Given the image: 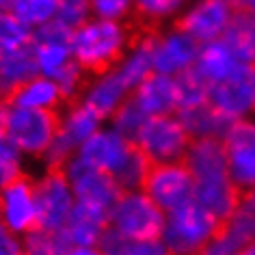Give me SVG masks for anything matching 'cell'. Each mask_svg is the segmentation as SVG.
Masks as SVG:
<instances>
[{"mask_svg": "<svg viewBox=\"0 0 255 255\" xmlns=\"http://www.w3.org/2000/svg\"><path fill=\"white\" fill-rule=\"evenodd\" d=\"M59 0H9L7 9L33 30L46 26L56 17Z\"/></svg>", "mask_w": 255, "mask_h": 255, "instance_id": "cell-32", "label": "cell"}, {"mask_svg": "<svg viewBox=\"0 0 255 255\" xmlns=\"http://www.w3.org/2000/svg\"><path fill=\"white\" fill-rule=\"evenodd\" d=\"M247 67H251V65H245L236 56L234 50L229 48V43L225 39H216V41L201 43L193 69L212 87V85H219V82H225L229 78H234V76H238Z\"/></svg>", "mask_w": 255, "mask_h": 255, "instance_id": "cell-19", "label": "cell"}, {"mask_svg": "<svg viewBox=\"0 0 255 255\" xmlns=\"http://www.w3.org/2000/svg\"><path fill=\"white\" fill-rule=\"evenodd\" d=\"M143 190L156 201V206H160L164 212H171V210L193 201L195 177L184 160L158 162L149 167Z\"/></svg>", "mask_w": 255, "mask_h": 255, "instance_id": "cell-9", "label": "cell"}, {"mask_svg": "<svg viewBox=\"0 0 255 255\" xmlns=\"http://www.w3.org/2000/svg\"><path fill=\"white\" fill-rule=\"evenodd\" d=\"M130 93L132 89L126 85V80L119 76L117 69L111 67L104 72L89 74L78 100L98 113L104 121H108L124 102L130 100Z\"/></svg>", "mask_w": 255, "mask_h": 255, "instance_id": "cell-17", "label": "cell"}, {"mask_svg": "<svg viewBox=\"0 0 255 255\" xmlns=\"http://www.w3.org/2000/svg\"><path fill=\"white\" fill-rule=\"evenodd\" d=\"M188 0H134V17L145 26L160 28L175 24Z\"/></svg>", "mask_w": 255, "mask_h": 255, "instance_id": "cell-30", "label": "cell"}, {"mask_svg": "<svg viewBox=\"0 0 255 255\" xmlns=\"http://www.w3.org/2000/svg\"><path fill=\"white\" fill-rule=\"evenodd\" d=\"M52 78L56 80V85H59L63 98H65V102H74L80 98L82 89H85V82L89 78V74L82 69L76 61H69L65 67L59 69Z\"/></svg>", "mask_w": 255, "mask_h": 255, "instance_id": "cell-38", "label": "cell"}, {"mask_svg": "<svg viewBox=\"0 0 255 255\" xmlns=\"http://www.w3.org/2000/svg\"><path fill=\"white\" fill-rule=\"evenodd\" d=\"M236 15V7L229 0H188L177 17V26L199 43L223 39Z\"/></svg>", "mask_w": 255, "mask_h": 255, "instance_id": "cell-10", "label": "cell"}, {"mask_svg": "<svg viewBox=\"0 0 255 255\" xmlns=\"http://www.w3.org/2000/svg\"><path fill=\"white\" fill-rule=\"evenodd\" d=\"M33 180L37 210H39V225L50 229H63L76 206V195L65 171L61 167H43L41 173Z\"/></svg>", "mask_w": 255, "mask_h": 255, "instance_id": "cell-8", "label": "cell"}, {"mask_svg": "<svg viewBox=\"0 0 255 255\" xmlns=\"http://www.w3.org/2000/svg\"><path fill=\"white\" fill-rule=\"evenodd\" d=\"M33 33L35 30L22 20H17L9 9H0V52L30 46Z\"/></svg>", "mask_w": 255, "mask_h": 255, "instance_id": "cell-35", "label": "cell"}, {"mask_svg": "<svg viewBox=\"0 0 255 255\" xmlns=\"http://www.w3.org/2000/svg\"><path fill=\"white\" fill-rule=\"evenodd\" d=\"M236 7V11H247V13L255 15V0H229Z\"/></svg>", "mask_w": 255, "mask_h": 255, "instance_id": "cell-43", "label": "cell"}, {"mask_svg": "<svg viewBox=\"0 0 255 255\" xmlns=\"http://www.w3.org/2000/svg\"><path fill=\"white\" fill-rule=\"evenodd\" d=\"M56 124H59V111H37V108L13 106L9 102L2 128L28 160L41 162L54 143Z\"/></svg>", "mask_w": 255, "mask_h": 255, "instance_id": "cell-4", "label": "cell"}, {"mask_svg": "<svg viewBox=\"0 0 255 255\" xmlns=\"http://www.w3.org/2000/svg\"><path fill=\"white\" fill-rule=\"evenodd\" d=\"M22 251H24L22 236H17L4 223H0V255H20Z\"/></svg>", "mask_w": 255, "mask_h": 255, "instance_id": "cell-41", "label": "cell"}, {"mask_svg": "<svg viewBox=\"0 0 255 255\" xmlns=\"http://www.w3.org/2000/svg\"><path fill=\"white\" fill-rule=\"evenodd\" d=\"M130 100L147 115H171L177 113V93H175V78L167 74H149L143 82L132 89Z\"/></svg>", "mask_w": 255, "mask_h": 255, "instance_id": "cell-20", "label": "cell"}, {"mask_svg": "<svg viewBox=\"0 0 255 255\" xmlns=\"http://www.w3.org/2000/svg\"><path fill=\"white\" fill-rule=\"evenodd\" d=\"M91 15V0H59L54 20L67 26L69 30H74Z\"/></svg>", "mask_w": 255, "mask_h": 255, "instance_id": "cell-39", "label": "cell"}, {"mask_svg": "<svg viewBox=\"0 0 255 255\" xmlns=\"http://www.w3.org/2000/svg\"><path fill=\"white\" fill-rule=\"evenodd\" d=\"M7 111H9V100H2V98H0V128H2V124H4Z\"/></svg>", "mask_w": 255, "mask_h": 255, "instance_id": "cell-45", "label": "cell"}, {"mask_svg": "<svg viewBox=\"0 0 255 255\" xmlns=\"http://www.w3.org/2000/svg\"><path fill=\"white\" fill-rule=\"evenodd\" d=\"M9 102L13 106L37 108V111H59L67 104L56 80L46 74H35L11 95Z\"/></svg>", "mask_w": 255, "mask_h": 255, "instance_id": "cell-24", "label": "cell"}, {"mask_svg": "<svg viewBox=\"0 0 255 255\" xmlns=\"http://www.w3.org/2000/svg\"><path fill=\"white\" fill-rule=\"evenodd\" d=\"M240 255H255V240L251 242V245H249L247 249H245V251H242Z\"/></svg>", "mask_w": 255, "mask_h": 255, "instance_id": "cell-46", "label": "cell"}, {"mask_svg": "<svg viewBox=\"0 0 255 255\" xmlns=\"http://www.w3.org/2000/svg\"><path fill=\"white\" fill-rule=\"evenodd\" d=\"M193 199L206 208L210 214H214L219 221H225L242 201V190L236 186L234 180L225 175L206 177V180H195V195Z\"/></svg>", "mask_w": 255, "mask_h": 255, "instance_id": "cell-21", "label": "cell"}, {"mask_svg": "<svg viewBox=\"0 0 255 255\" xmlns=\"http://www.w3.org/2000/svg\"><path fill=\"white\" fill-rule=\"evenodd\" d=\"M221 223L195 199L171 210L164 216L160 240L171 255H201L210 240L219 234Z\"/></svg>", "mask_w": 255, "mask_h": 255, "instance_id": "cell-2", "label": "cell"}, {"mask_svg": "<svg viewBox=\"0 0 255 255\" xmlns=\"http://www.w3.org/2000/svg\"><path fill=\"white\" fill-rule=\"evenodd\" d=\"M0 223H4L17 236H26L39 225L35 180L28 175L15 177L0 188Z\"/></svg>", "mask_w": 255, "mask_h": 255, "instance_id": "cell-13", "label": "cell"}, {"mask_svg": "<svg viewBox=\"0 0 255 255\" xmlns=\"http://www.w3.org/2000/svg\"><path fill=\"white\" fill-rule=\"evenodd\" d=\"M7 4H9V0H0V9H7Z\"/></svg>", "mask_w": 255, "mask_h": 255, "instance_id": "cell-47", "label": "cell"}, {"mask_svg": "<svg viewBox=\"0 0 255 255\" xmlns=\"http://www.w3.org/2000/svg\"><path fill=\"white\" fill-rule=\"evenodd\" d=\"M106 229H108L106 210L76 201L67 223L63 225V234L69 240V245H100Z\"/></svg>", "mask_w": 255, "mask_h": 255, "instance_id": "cell-22", "label": "cell"}, {"mask_svg": "<svg viewBox=\"0 0 255 255\" xmlns=\"http://www.w3.org/2000/svg\"><path fill=\"white\" fill-rule=\"evenodd\" d=\"M190 141L193 138L184 130L180 117L175 113H171L147 117L132 143L151 164H158L184 160Z\"/></svg>", "mask_w": 255, "mask_h": 255, "instance_id": "cell-6", "label": "cell"}, {"mask_svg": "<svg viewBox=\"0 0 255 255\" xmlns=\"http://www.w3.org/2000/svg\"><path fill=\"white\" fill-rule=\"evenodd\" d=\"M106 121L95 111H91L80 100L67 102L59 113V124H56V136L52 147L43 156V167H63L76 151L82 147L93 132H98Z\"/></svg>", "mask_w": 255, "mask_h": 255, "instance_id": "cell-5", "label": "cell"}, {"mask_svg": "<svg viewBox=\"0 0 255 255\" xmlns=\"http://www.w3.org/2000/svg\"><path fill=\"white\" fill-rule=\"evenodd\" d=\"M175 93H177V111L210 102V85L195 69H188V72L175 76Z\"/></svg>", "mask_w": 255, "mask_h": 255, "instance_id": "cell-33", "label": "cell"}, {"mask_svg": "<svg viewBox=\"0 0 255 255\" xmlns=\"http://www.w3.org/2000/svg\"><path fill=\"white\" fill-rule=\"evenodd\" d=\"M119 76L126 80V85L134 89L138 82H143L149 74H154V59H151V37L149 33L136 35L126 54L115 65Z\"/></svg>", "mask_w": 255, "mask_h": 255, "instance_id": "cell-26", "label": "cell"}, {"mask_svg": "<svg viewBox=\"0 0 255 255\" xmlns=\"http://www.w3.org/2000/svg\"><path fill=\"white\" fill-rule=\"evenodd\" d=\"M175 115L180 117L184 130L188 132L190 138H221L229 126V121L223 119L210 102L199 106L182 108Z\"/></svg>", "mask_w": 255, "mask_h": 255, "instance_id": "cell-27", "label": "cell"}, {"mask_svg": "<svg viewBox=\"0 0 255 255\" xmlns=\"http://www.w3.org/2000/svg\"><path fill=\"white\" fill-rule=\"evenodd\" d=\"M61 169L65 171L78 203L95 206L108 212L113 208V203L117 201V197L121 195V186L115 182V177L111 173L95 169L76 156L69 158Z\"/></svg>", "mask_w": 255, "mask_h": 255, "instance_id": "cell-12", "label": "cell"}, {"mask_svg": "<svg viewBox=\"0 0 255 255\" xmlns=\"http://www.w3.org/2000/svg\"><path fill=\"white\" fill-rule=\"evenodd\" d=\"M255 240V210L240 201V206L221 223L219 234L210 240L201 255H240Z\"/></svg>", "mask_w": 255, "mask_h": 255, "instance_id": "cell-18", "label": "cell"}, {"mask_svg": "<svg viewBox=\"0 0 255 255\" xmlns=\"http://www.w3.org/2000/svg\"><path fill=\"white\" fill-rule=\"evenodd\" d=\"M149 167H151V162L136 149V145H134V151L130 154L126 164L115 173V182L121 186V190L143 188L145 177H147V173H149Z\"/></svg>", "mask_w": 255, "mask_h": 255, "instance_id": "cell-36", "label": "cell"}, {"mask_svg": "<svg viewBox=\"0 0 255 255\" xmlns=\"http://www.w3.org/2000/svg\"><path fill=\"white\" fill-rule=\"evenodd\" d=\"M134 37V28L128 22L91 15L72 30L74 61L87 74L111 69L126 54Z\"/></svg>", "mask_w": 255, "mask_h": 255, "instance_id": "cell-1", "label": "cell"}, {"mask_svg": "<svg viewBox=\"0 0 255 255\" xmlns=\"http://www.w3.org/2000/svg\"><path fill=\"white\" fill-rule=\"evenodd\" d=\"M145 119H147V115H145L141 108H138L132 100L124 102L117 111L113 113V117L106 121V124H111L115 130H119L124 136H128L130 141H134L136 132L141 130V126L145 124Z\"/></svg>", "mask_w": 255, "mask_h": 255, "instance_id": "cell-37", "label": "cell"}, {"mask_svg": "<svg viewBox=\"0 0 255 255\" xmlns=\"http://www.w3.org/2000/svg\"><path fill=\"white\" fill-rule=\"evenodd\" d=\"M236 56L245 65L255 67V15L247 11H236L225 37H223Z\"/></svg>", "mask_w": 255, "mask_h": 255, "instance_id": "cell-28", "label": "cell"}, {"mask_svg": "<svg viewBox=\"0 0 255 255\" xmlns=\"http://www.w3.org/2000/svg\"><path fill=\"white\" fill-rule=\"evenodd\" d=\"M30 50H33V56H35L37 72L46 76H54L69 61H74L72 30L63 26L61 22L52 20L50 24L37 28L33 33Z\"/></svg>", "mask_w": 255, "mask_h": 255, "instance_id": "cell-16", "label": "cell"}, {"mask_svg": "<svg viewBox=\"0 0 255 255\" xmlns=\"http://www.w3.org/2000/svg\"><path fill=\"white\" fill-rule=\"evenodd\" d=\"M100 251L104 255H171L167 245L158 238H143V240H128L124 236L106 229L100 240Z\"/></svg>", "mask_w": 255, "mask_h": 255, "instance_id": "cell-29", "label": "cell"}, {"mask_svg": "<svg viewBox=\"0 0 255 255\" xmlns=\"http://www.w3.org/2000/svg\"><path fill=\"white\" fill-rule=\"evenodd\" d=\"M26 164L28 158L15 147L4 128H0V188L13 182L15 177L26 175Z\"/></svg>", "mask_w": 255, "mask_h": 255, "instance_id": "cell-34", "label": "cell"}, {"mask_svg": "<svg viewBox=\"0 0 255 255\" xmlns=\"http://www.w3.org/2000/svg\"><path fill=\"white\" fill-rule=\"evenodd\" d=\"M91 13L104 20L128 22L134 15V0H91Z\"/></svg>", "mask_w": 255, "mask_h": 255, "instance_id": "cell-40", "label": "cell"}, {"mask_svg": "<svg viewBox=\"0 0 255 255\" xmlns=\"http://www.w3.org/2000/svg\"><path fill=\"white\" fill-rule=\"evenodd\" d=\"M210 104L229 124L255 117V67L210 87Z\"/></svg>", "mask_w": 255, "mask_h": 255, "instance_id": "cell-15", "label": "cell"}, {"mask_svg": "<svg viewBox=\"0 0 255 255\" xmlns=\"http://www.w3.org/2000/svg\"><path fill=\"white\" fill-rule=\"evenodd\" d=\"M242 201H245L247 206H251V208L255 210V186H253V188H249V190H245V193H242Z\"/></svg>", "mask_w": 255, "mask_h": 255, "instance_id": "cell-44", "label": "cell"}, {"mask_svg": "<svg viewBox=\"0 0 255 255\" xmlns=\"http://www.w3.org/2000/svg\"><path fill=\"white\" fill-rule=\"evenodd\" d=\"M225 147L227 171L242 193L255 186V117L227 126L221 136Z\"/></svg>", "mask_w": 255, "mask_h": 255, "instance_id": "cell-11", "label": "cell"}, {"mask_svg": "<svg viewBox=\"0 0 255 255\" xmlns=\"http://www.w3.org/2000/svg\"><path fill=\"white\" fill-rule=\"evenodd\" d=\"M167 212L143 188L121 190L117 201L108 210V229L128 240L158 238Z\"/></svg>", "mask_w": 255, "mask_h": 255, "instance_id": "cell-3", "label": "cell"}, {"mask_svg": "<svg viewBox=\"0 0 255 255\" xmlns=\"http://www.w3.org/2000/svg\"><path fill=\"white\" fill-rule=\"evenodd\" d=\"M65 255H104L98 245H72Z\"/></svg>", "mask_w": 255, "mask_h": 255, "instance_id": "cell-42", "label": "cell"}, {"mask_svg": "<svg viewBox=\"0 0 255 255\" xmlns=\"http://www.w3.org/2000/svg\"><path fill=\"white\" fill-rule=\"evenodd\" d=\"M132 151H134V143L119 130H115L111 124H104L82 143V147L74 156L115 177V173L126 164Z\"/></svg>", "mask_w": 255, "mask_h": 255, "instance_id": "cell-14", "label": "cell"}, {"mask_svg": "<svg viewBox=\"0 0 255 255\" xmlns=\"http://www.w3.org/2000/svg\"><path fill=\"white\" fill-rule=\"evenodd\" d=\"M184 164L188 167L195 180L229 173L225 147H223L221 138H193L186 156H184Z\"/></svg>", "mask_w": 255, "mask_h": 255, "instance_id": "cell-23", "label": "cell"}, {"mask_svg": "<svg viewBox=\"0 0 255 255\" xmlns=\"http://www.w3.org/2000/svg\"><path fill=\"white\" fill-rule=\"evenodd\" d=\"M20 255H26V253H24V251H22V253H20Z\"/></svg>", "mask_w": 255, "mask_h": 255, "instance_id": "cell-48", "label": "cell"}, {"mask_svg": "<svg viewBox=\"0 0 255 255\" xmlns=\"http://www.w3.org/2000/svg\"><path fill=\"white\" fill-rule=\"evenodd\" d=\"M149 37H151L154 72L175 78V76L195 67L201 43L195 41L182 26L167 24V26L149 30Z\"/></svg>", "mask_w": 255, "mask_h": 255, "instance_id": "cell-7", "label": "cell"}, {"mask_svg": "<svg viewBox=\"0 0 255 255\" xmlns=\"http://www.w3.org/2000/svg\"><path fill=\"white\" fill-rule=\"evenodd\" d=\"M35 74L39 72H37L30 46L9 50V52H0V98L9 100Z\"/></svg>", "mask_w": 255, "mask_h": 255, "instance_id": "cell-25", "label": "cell"}, {"mask_svg": "<svg viewBox=\"0 0 255 255\" xmlns=\"http://www.w3.org/2000/svg\"><path fill=\"white\" fill-rule=\"evenodd\" d=\"M24 253L26 255H65L69 251V240L65 238L63 229H50L37 225L22 238Z\"/></svg>", "mask_w": 255, "mask_h": 255, "instance_id": "cell-31", "label": "cell"}]
</instances>
